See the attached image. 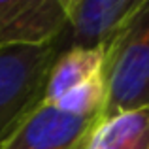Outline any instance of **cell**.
Here are the masks:
<instances>
[{
  "label": "cell",
  "instance_id": "cell-1",
  "mask_svg": "<svg viewBox=\"0 0 149 149\" xmlns=\"http://www.w3.org/2000/svg\"><path fill=\"white\" fill-rule=\"evenodd\" d=\"M104 104L96 123L149 108V2L102 49Z\"/></svg>",
  "mask_w": 149,
  "mask_h": 149
},
{
  "label": "cell",
  "instance_id": "cell-2",
  "mask_svg": "<svg viewBox=\"0 0 149 149\" xmlns=\"http://www.w3.org/2000/svg\"><path fill=\"white\" fill-rule=\"evenodd\" d=\"M58 40L44 47L0 49V146L42 100L47 72L61 53Z\"/></svg>",
  "mask_w": 149,
  "mask_h": 149
},
{
  "label": "cell",
  "instance_id": "cell-3",
  "mask_svg": "<svg viewBox=\"0 0 149 149\" xmlns=\"http://www.w3.org/2000/svg\"><path fill=\"white\" fill-rule=\"evenodd\" d=\"M147 0H62L66 29L58 44L68 47L104 49Z\"/></svg>",
  "mask_w": 149,
  "mask_h": 149
},
{
  "label": "cell",
  "instance_id": "cell-4",
  "mask_svg": "<svg viewBox=\"0 0 149 149\" xmlns=\"http://www.w3.org/2000/svg\"><path fill=\"white\" fill-rule=\"evenodd\" d=\"M64 29L62 0H0V49L44 47Z\"/></svg>",
  "mask_w": 149,
  "mask_h": 149
},
{
  "label": "cell",
  "instance_id": "cell-5",
  "mask_svg": "<svg viewBox=\"0 0 149 149\" xmlns=\"http://www.w3.org/2000/svg\"><path fill=\"white\" fill-rule=\"evenodd\" d=\"M95 121L96 117L74 115L40 100L0 149H79Z\"/></svg>",
  "mask_w": 149,
  "mask_h": 149
},
{
  "label": "cell",
  "instance_id": "cell-6",
  "mask_svg": "<svg viewBox=\"0 0 149 149\" xmlns=\"http://www.w3.org/2000/svg\"><path fill=\"white\" fill-rule=\"evenodd\" d=\"M79 149H149V108L95 121Z\"/></svg>",
  "mask_w": 149,
  "mask_h": 149
},
{
  "label": "cell",
  "instance_id": "cell-7",
  "mask_svg": "<svg viewBox=\"0 0 149 149\" xmlns=\"http://www.w3.org/2000/svg\"><path fill=\"white\" fill-rule=\"evenodd\" d=\"M102 68V49H62L53 61L44 85L42 102L53 104L83 81L98 76Z\"/></svg>",
  "mask_w": 149,
  "mask_h": 149
},
{
  "label": "cell",
  "instance_id": "cell-8",
  "mask_svg": "<svg viewBox=\"0 0 149 149\" xmlns=\"http://www.w3.org/2000/svg\"><path fill=\"white\" fill-rule=\"evenodd\" d=\"M102 104H104V83L100 74L83 81L81 85L62 95L57 102H53L55 108L81 117H96L100 113Z\"/></svg>",
  "mask_w": 149,
  "mask_h": 149
}]
</instances>
